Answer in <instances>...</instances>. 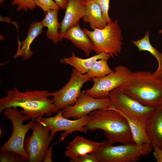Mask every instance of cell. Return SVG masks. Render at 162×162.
Returning a JSON list of instances; mask_svg holds the SVG:
<instances>
[{
	"mask_svg": "<svg viewBox=\"0 0 162 162\" xmlns=\"http://www.w3.org/2000/svg\"><path fill=\"white\" fill-rule=\"evenodd\" d=\"M52 146L49 147L45 155L44 162H51L52 160Z\"/></svg>",
	"mask_w": 162,
	"mask_h": 162,
	"instance_id": "cell-30",
	"label": "cell"
},
{
	"mask_svg": "<svg viewBox=\"0 0 162 162\" xmlns=\"http://www.w3.org/2000/svg\"><path fill=\"white\" fill-rule=\"evenodd\" d=\"M118 112L127 120L134 143L138 146L146 143L151 144L146 133L145 122L127 114Z\"/></svg>",
	"mask_w": 162,
	"mask_h": 162,
	"instance_id": "cell-21",
	"label": "cell"
},
{
	"mask_svg": "<svg viewBox=\"0 0 162 162\" xmlns=\"http://www.w3.org/2000/svg\"><path fill=\"white\" fill-rule=\"evenodd\" d=\"M63 10H65L68 0H53Z\"/></svg>",
	"mask_w": 162,
	"mask_h": 162,
	"instance_id": "cell-31",
	"label": "cell"
},
{
	"mask_svg": "<svg viewBox=\"0 0 162 162\" xmlns=\"http://www.w3.org/2000/svg\"><path fill=\"white\" fill-rule=\"evenodd\" d=\"M149 33L147 31L141 39L132 41L131 42L136 46L139 52L146 51L150 52L157 60L158 66L154 74L162 79V53L159 51L151 44L149 39Z\"/></svg>",
	"mask_w": 162,
	"mask_h": 162,
	"instance_id": "cell-22",
	"label": "cell"
},
{
	"mask_svg": "<svg viewBox=\"0 0 162 162\" xmlns=\"http://www.w3.org/2000/svg\"><path fill=\"white\" fill-rule=\"evenodd\" d=\"M70 162H98L95 153H90L70 159Z\"/></svg>",
	"mask_w": 162,
	"mask_h": 162,
	"instance_id": "cell-28",
	"label": "cell"
},
{
	"mask_svg": "<svg viewBox=\"0 0 162 162\" xmlns=\"http://www.w3.org/2000/svg\"></svg>",
	"mask_w": 162,
	"mask_h": 162,
	"instance_id": "cell-34",
	"label": "cell"
},
{
	"mask_svg": "<svg viewBox=\"0 0 162 162\" xmlns=\"http://www.w3.org/2000/svg\"><path fill=\"white\" fill-rule=\"evenodd\" d=\"M108 59H100L96 61L90 70L85 74L86 77L90 79L100 78L114 72L109 67Z\"/></svg>",
	"mask_w": 162,
	"mask_h": 162,
	"instance_id": "cell-23",
	"label": "cell"
},
{
	"mask_svg": "<svg viewBox=\"0 0 162 162\" xmlns=\"http://www.w3.org/2000/svg\"><path fill=\"white\" fill-rule=\"evenodd\" d=\"M132 72L125 66H117L115 68L113 73L102 78L92 79L94 83L93 86L85 91L96 98L109 97L110 92L123 83Z\"/></svg>",
	"mask_w": 162,
	"mask_h": 162,
	"instance_id": "cell-10",
	"label": "cell"
},
{
	"mask_svg": "<svg viewBox=\"0 0 162 162\" xmlns=\"http://www.w3.org/2000/svg\"><path fill=\"white\" fill-rule=\"evenodd\" d=\"M34 1L36 7H40L44 12L60 8L53 0H34Z\"/></svg>",
	"mask_w": 162,
	"mask_h": 162,
	"instance_id": "cell-26",
	"label": "cell"
},
{
	"mask_svg": "<svg viewBox=\"0 0 162 162\" xmlns=\"http://www.w3.org/2000/svg\"><path fill=\"white\" fill-rule=\"evenodd\" d=\"M6 95L0 98V112L9 107L22 108L20 111L31 120L36 119L46 115L52 116L58 110L52 99L51 93L46 90H26L20 91L16 87L6 92Z\"/></svg>",
	"mask_w": 162,
	"mask_h": 162,
	"instance_id": "cell-1",
	"label": "cell"
},
{
	"mask_svg": "<svg viewBox=\"0 0 162 162\" xmlns=\"http://www.w3.org/2000/svg\"><path fill=\"white\" fill-rule=\"evenodd\" d=\"M112 105L109 97L97 99L81 91L75 103L63 109L62 115L67 118L76 119L88 116L96 110L108 108Z\"/></svg>",
	"mask_w": 162,
	"mask_h": 162,
	"instance_id": "cell-12",
	"label": "cell"
},
{
	"mask_svg": "<svg viewBox=\"0 0 162 162\" xmlns=\"http://www.w3.org/2000/svg\"><path fill=\"white\" fill-rule=\"evenodd\" d=\"M86 126L88 130H102L107 140L111 144L134 142L131 132L125 118L116 110L109 107L96 110L88 115Z\"/></svg>",
	"mask_w": 162,
	"mask_h": 162,
	"instance_id": "cell-3",
	"label": "cell"
},
{
	"mask_svg": "<svg viewBox=\"0 0 162 162\" xmlns=\"http://www.w3.org/2000/svg\"><path fill=\"white\" fill-rule=\"evenodd\" d=\"M86 10L85 15L82 18L85 23L89 24L91 29L102 28L108 24L104 20L102 9L94 0H85Z\"/></svg>",
	"mask_w": 162,
	"mask_h": 162,
	"instance_id": "cell-19",
	"label": "cell"
},
{
	"mask_svg": "<svg viewBox=\"0 0 162 162\" xmlns=\"http://www.w3.org/2000/svg\"><path fill=\"white\" fill-rule=\"evenodd\" d=\"M153 154L157 162H162V149L156 147H153Z\"/></svg>",
	"mask_w": 162,
	"mask_h": 162,
	"instance_id": "cell-29",
	"label": "cell"
},
{
	"mask_svg": "<svg viewBox=\"0 0 162 162\" xmlns=\"http://www.w3.org/2000/svg\"><path fill=\"white\" fill-rule=\"evenodd\" d=\"M63 109L58 110L54 116L44 118L43 117L37 119L38 121L47 126L50 130V136L54 138L55 134L60 131H64L60 136L59 142L64 140L72 133L78 131L86 133L88 130L86 126L88 122V116L81 118L70 120L64 117Z\"/></svg>",
	"mask_w": 162,
	"mask_h": 162,
	"instance_id": "cell-11",
	"label": "cell"
},
{
	"mask_svg": "<svg viewBox=\"0 0 162 162\" xmlns=\"http://www.w3.org/2000/svg\"><path fill=\"white\" fill-rule=\"evenodd\" d=\"M25 161H26V158L23 156L18 153L10 151H1L0 162H24Z\"/></svg>",
	"mask_w": 162,
	"mask_h": 162,
	"instance_id": "cell-24",
	"label": "cell"
},
{
	"mask_svg": "<svg viewBox=\"0 0 162 162\" xmlns=\"http://www.w3.org/2000/svg\"><path fill=\"white\" fill-rule=\"evenodd\" d=\"M91 80L73 69L67 83L59 90L51 93L52 99L58 110L74 104L83 85Z\"/></svg>",
	"mask_w": 162,
	"mask_h": 162,
	"instance_id": "cell-9",
	"label": "cell"
},
{
	"mask_svg": "<svg viewBox=\"0 0 162 162\" xmlns=\"http://www.w3.org/2000/svg\"><path fill=\"white\" fill-rule=\"evenodd\" d=\"M43 27L40 21H34L30 24L25 39L22 42L18 40V49L13 58L21 57L24 60L30 58L33 53L30 49L31 45L41 34Z\"/></svg>",
	"mask_w": 162,
	"mask_h": 162,
	"instance_id": "cell-16",
	"label": "cell"
},
{
	"mask_svg": "<svg viewBox=\"0 0 162 162\" xmlns=\"http://www.w3.org/2000/svg\"><path fill=\"white\" fill-rule=\"evenodd\" d=\"M147 136L151 145L162 149V106L157 108L145 122Z\"/></svg>",
	"mask_w": 162,
	"mask_h": 162,
	"instance_id": "cell-15",
	"label": "cell"
},
{
	"mask_svg": "<svg viewBox=\"0 0 162 162\" xmlns=\"http://www.w3.org/2000/svg\"><path fill=\"white\" fill-rule=\"evenodd\" d=\"M11 4L12 6L17 5L16 10L17 12L28 10H33L36 8L34 0H12Z\"/></svg>",
	"mask_w": 162,
	"mask_h": 162,
	"instance_id": "cell-25",
	"label": "cell"
},
{
	"mask_svg": "<svg viewBox=\"0 0 162 162\" xmlns=\"http://www.w3.org/2000/svg\"><path fill=\"white\" fill-rule=\"evenodd\" d=\"M85 0H68L65 14L60 23L59 32L61 40L66 32L70 28L78 24L80 20L85 15Z\"/></svg>",
	"mask_w": 162,
	"mask_h": 162,
	"instance_id": "cell-13",
	"label": "cell"
},
{
	"mask_svg": "<svg viewBox=\"0 0 162 162\" xmlns=\"http://www.w3.org/2000/svg\"><path fill=\"white\" fill-rule=\"evenodd\" d=\"M110 57L109 54L102 53L88 58H82L76 56L74 52H72L70 57L62 58L60 62L69 65L81 74H85L90 70L96 61L102 59L108 60Z\"/></svg>",
	"mask_w": 162,
	"mask_h": 162,
	"instance_id": "cell-18",
	"label": "cell"
},
{
	"mask_svg": "<svg viewBox=\"0 0 162 162\" xmlns=\"http://www.w3.org/2000/svg\"><path fill=\"white\" fill-rule=\"evenodd\" d=\"M97 2L101 8L104 20L108 24L112 21L109 17L108 11L109 8L110 0H94Z\"/></svg>",
	"mask_w": 162,
	"mask_h": 162,
	"instance_id": "cell-27",
	"label": "cell"
},
{
	"mask_svg": "<svg viewBox=\"0 0 162 162\" xmlns=\"http://www.w3.org/2000/svg\"><path fill=\"white\" fill-rule=\"evenodd\" d=\"M70 40L78 48L83 51L87 56L94 50V44L89 37L78 24L69 28L63 37Z\"/></svg>",
	"mask_w": 162,
	"mask_h": 162,
	"instance_id": "cell-17",
	"label": "cell"
},
{
	"mask_svg": "<svg viewBox=\"0 0 162 162\" xmlns=\"http://www.w3.org/2000/svg\"><path fill=\"white\" fill-rule=\"evenodd\" d=\"M109 97L112 104L110 108L144 122H146L157 108L143 105L124 93L118 87L111 91Z\"/></svg>",
	"mask_w": 162,
	"mask_h": 162,
	"instance_id": "cell-8",
	"label": "cell"
},
{
	"mask_svg": "<svg viewBox=\"0 0 162 162\" xmlns=\"http://www.w3.org/2000/svg\"><path fill=\"white\" fill-rule=\"evenodd\" d=\"M118 87L144 106H162V79L151 72H132Z\"/></svg>",
	"mask_w": 162,
	"mask_h": 162,
	"instance_id": "cell-2",
	"label": "cell"
},
{
	"mask_svg": "<svg viewBox=\"0 0 162 162\" xmlns=\"http://www.w3.org/2000/svg\"><path fill=\"white\" fill-rule=\"evenodd\" d=\"M158 33L159 34H162V29L160 30L159 31Z\"/></svg>",
	"mask_w": 162,
	"mask_h": 162,
	"instance_id": "cell-33",
	"label": "cell"
},
{
	"mask_svg": "<svg viewBox=\"0 0 162 162\" xmlns=\"http://www.w3.org/2000/svg\"><path fill=\"white\" fill-rule=\"evenodd\" d=\"M31 135L25 139L24 146L30 162H44L49 145L53 138L50 136L49 127L36 119Z\"/></svg>",
	"mask_w": 162,
	"mask_h": 162,
	"instance_id": "cell-7",
	"label": "cell"
},
{
	"mask_svg": "<svg viewBox=\"0 0 162 162\" xmlns=\"http://www.w3.org/2000/svg\"><path fill=\"white\" fill-rule=\"evenodd\" d=\"M59 9L50 10L44 12L45 16L41 23L43 27L47 29L46 32V37L54 43L61 41L59 29L60 28L58 18Z\"/></svg>",
	"mask_w": 162,
	"mask_h": 162,
	"instance_id": "cell-20",
	"label": "cell"
},
{
	"mask_svg": "<svg viewBox=\"0 0 162 162\" xmlns=\"http://www.w3.org/2000/svg\"><path fill=\"white\" fill-rule=\"evenodd\" d=\"M101 143L78 136L69 142L66 147L65 155L72 159L87 154L96 153Z\"/></svg>",
	"mask_w": 162,
	"mask_h": 162,
	"instance_id": "cell-14",
	"label": "cell"
},
{
	"mask_svg": "<svg viewBox=\"0 0 162 162\" xmlns=\"http://www.w3.org/2000/svg\"><path fill=\"white\" fill-rule=\"evenodd\" d=\"M5 0H0V5H2L4 2Z\"/></svg>",
	"mask_w": 162,
	"mask_h": 162,
	"instance_id": "cell-32",
	"label": "cell"
},
{
	"mask_svg": "<svg viewBox=\"0 0 162 162\" xmlns=\"http://www.w3.org/2000/svg\"><path fill=\"white\" fill-rule=\"evenodd\" d=\"M82 29L92 41L96 54L105 53L113 58L120 54L123 37L117 20L112 21L102 28Z\"/></svg>",
	"mask_w": 162,
	"mask_h": 162,
	"instance_id": "cell-4",
	"label": "cell"
},
{
	"mask_svg": "<svg viewBox=\"0 0 162 162\" xmlns=\"http://www.w3.org/2000/svg\"><path fill=\"white\" fill-rule=\"evenodd\" d=\"M3 111L5 116L11 122L13 130L10 138L0 148L1 151L16 152L23 156L26 161L29 162V157L24 148V141L26 136L32 129L35 120H31L28 123L23 124L24 121L30 118L21 113L17 108H8Z\"/></svg>",
	"mask_w": 162,
	"mask_h": 162,
	"instance_id": "cell-6",
	"label": "cell"
},
{
	"mask_svg": "<svg viewBox=\"0 0 162 162\" xmlns=\"http://www.w3.org/2000/svg\"><path fill=\"white\" fill-rule=\"evenodd\" d=\"M153 150L151 144L141 146L134 142L113 146L106 140L101 142L95 153L98 162H134Z\"/></svg>",
	"mask_w": 162,
	"mask_h": 162,
	"instance_id": "cell-5",
	"label": "cell"
}]
</instances>
